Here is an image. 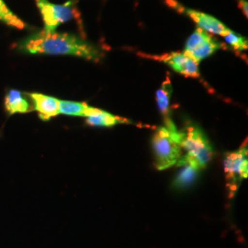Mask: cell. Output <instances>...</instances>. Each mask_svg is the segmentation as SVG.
I'll use <instances>...</instances> for the list:
<instances>
[{
	"label": "cell",
	"instance_id": "7a4b0ae2",
	"mask_svg": "<svg viewBox=\"0 0 248 248\" xmlns=\"http://www.w3.org/2000/svg\"><path fill=\"white\" fill-rule=\"evenodd\" d=\"M181 133L169 122L156 129L152 138V148L155 166L158 170H165L176 165L182 156Z\"/></svg>",
	"mask_w": 248,
	"mask_h": 248
},
{
	"label": "cell",
	"instance_id": "5bb4252c",
	"mask_svg": "<svg viewBox=\"0 0 248 248\" xmlns=\"http://www.w3.org/2000/svg\"><path fill=\"white\" fill-rule=\"evenodd\" d=\"M90 108L85 102L59 100V114L78 117H88Z\"/></svg>",
	"mask_w": 248,
	"mask_h": 248
},
{
	"label": "cell",
	"instance_id": "ba28073f",
	"mask_svg": "<svg viewBox=\"0 0 248 248\" xmlns=\"http://www.w3.org/2000/svg\"><path fill=\"white\" fill-rule=\"evenodd\" d=\"M142 57L154 59L155 61L164 62L169 65L173 70L186 78H200L201 74L199 70V63L192 60L184 53L173 52L165 53L161 55H149L144 53H139Z\"/></svg>",
	"mask_w": 248,
	"mask_h": 248
},
{
	"label": "cell",
	"instance_id": "277c9868",
	"mask_svg": "<svg viewBox=\"0 0 248 248\" xmlns=\"http://www.w3.org/2000/svg\"><path fill=\"white\" fill-rule=\"evenodd\" d=\"M35 2L45 23L44 30L47 32L55 31L60 25L79 17V12L74 1L62 5L53 4L49 0H35Z\"/></svg>",
	"mask_w": 248,
	"mask_h": 248
},
{
	"label": "cell",
	"instance_id": "30bf717a",
	"mask_svg": "<svg viewBox=\"0 0 248 248\" xmlns=\"http://www.w3.org/2000/svg\"><path fill=\"white\" fill-rule=\"evenodd\" d=\"M176 165L180 168V170L174 179L173 186L177 189L184 190L194 184L200 169L186 162H177Z\"/></svg>",
	"mask_w": 248,
	"mask_h": 248
},
{
	"label": "cell",
	"instance_id": "8fae6325",
	"mask_svg": "<svg viewBox=\"0 0 248 248\" xmlns=\"http://www.w3.org/2000/svg\"><path fill=\"white\" fill-rule=\"evenodd\" d=\"M87 124L90 126H101V127H111L117 124H127L128 121L124 118L112 115L102 109L93 108L89 117H87Z\"/></svg>",
	"mask_w": 248,
	"mask_h": 248
},
{
	"label": "cell",
	"instance_id": "9c48e42d",
	"mask_svg": "<svg viewBox=\"0 0 248 248\" xmlns=\"http://www.w3.org/2000/svg\"><path fill=\"white\" fill-rule=\"evenodd\" d=\"M34 109L43 121H49L59 114V99L40 93L30 94Z\"/></svg>",
	"mask_w": 248,
	"mask_h": 248
},
{
	"label": "cell",
	"instance_id": "5b68a950",
	"mask_svg": "<svg viewBox=\"0 0 248 248\" xmlns=\"http://www.w3.org/2000/svg\"><path fill=\"white\" fill-rule=\"evenodd\" d=\"M248 148L241 147L239 150L226 155L223 161V169L230 197L235 194L241 181L248 176Z\"/></svg>",
	"mask_w": 248,
	"mask_h": 248
},
{
	"label": "cell",
	"instance_id": "e0dca14e",
	"mask_svg": "<svg viewBox=\"0 0 248 248\" xmlns=\"http://www.w3.org/2000/svg\"><path fill=\"white\" fill-rule=\"evenodd\" d=\"M238 7L242 9L245 16L248 18V4L247 0H238Z\"/></svg>",
	"mask_w": 248,
	"mask_h": 248
},
{
	"label": "cell",
	"instance_id": "7c38bea8",
	"mask_svg": "<svg viewBox=\"0 0 248 248\" xmlns=\"http://www.w3.org/2000/svg\"><path fill=\"white\" fill-rule=\"evenodd\" d=\"M172 94V84L169 75L163 81L159 89L156 91V103L161 114L164 118L165 124L171 121L169 118L170 111V98Z\"/></svg>",
	"mask_w": 248,
	"mask_h": 248
},
{
	"label": "cell",
	"instance_id": "6da1fadb",
	"mask_svg": "<svg viewBox=\"0 0 248 248\" xmlns=\"http://www.w3.org/2000/svg\"><path fill=\"white\" fill-rule=\"evenodd\" d=\"M18 49L23 53L50 55H74L89 61L98 62L103 57L100 49L78 36L57 32H47L45 30L24 39Z\"/></svg>",
	"mask_w": 248,
	"mask_h": 248
},
{
	"label": "cell",
	"instance_id": "9a60e30c",
	"mask_svg": "<svg viewBox=\"0 0 248 248\" xmlns=\"http://www.w3.org/2000/svg\"><path fill=\"white\" fill-rule=\"evenodd\" d=\"M0 21L18 30H24L27 27L26 23L17 17L3 0H0Z\"/></svg>",
	"mask_w": 248,
	"mask_h": 248
},
{
	"label": "cell",
	"instance_id": "3957f363",
	"mask_svg": "<svg viewBox=\"0 0 248 248\" xmlns=\"http://www.w3.org/2000/svg\"><path fill=\"white\" fill-rule=\"evenodd\" d=\"M180 144L181 148L186 151V155L177 162L189 163L202 170L213 158V147L199 127L189 126L184 132H181Z\"/></svg>",
	"mask_w": 248,
	"mask_h": 248
},
{
	"label": "cell",
	"instance_id": "4fadbf2b",
	"mask_svg": "<svg viewBox=\"0 0 248 248\" xmlns=\"http://www.w3.org/2000/svg\"><path fill=\"white\" fill-rule=\"evenodd\" d=\"M5 108L9 115L27 113L31 110L29 101L18 90H9L5 97Z\"/></svg>",
	"mask_w": 248,
	"mask_h": 248
},
{
	"label": "cell",
	"instance_id": "2e32d148",
	"mask_svg": "<svg viewBox=\"0 0 248 248\" xmlns=\"http://www.w3.org/2000/svg\"><path fill=\"white\" fill-rule=\"evenodd\" d=\"M224 39H225V42L235 51L248 50V39L245 38L244 36L236 34L234 31H231L229 33L224 36Z\"/></svg>",
	"mask_w": 248,
	"mask_h": 248
},
{
	"label": "cell",
	"instance_id": "8992f818",
	"mask_svg": "<svg viewBox=\"0 0 248 248\" xmlns=\"http://www.w3.org/2000/svg\"><path fill=\"white\" fill-rule=\"evenodd\" d=\"M222 48H225V46L208 32L198 28L187 39L183 53L199 63Z\"/></svg>",
	"mask_w": 248,
	"mask_h": 248
},
{
	"label": "cell",
	"instance_id": "52a82bcc",
	"mask_svg": "<svg viewBox=\"0 0 248 248\" xmlns=\"http://www.w3.org/2000/svg\"><path fill=\"white\" fill-rule=\"evenodd\" d=\"M167 3L169 7L172 9H176L180 13H185L187 17L191 18L198 28L203 30L206 32H210L213 34L224 36L230 32L231 29L225 26L219 19L214 18L213 16L206 14L201 11H197L194 9H186L184 6L177 3L176 0H167Z\"/></svg>",
	"mask_w": 248,
	"mask_h": 248
}]
</instances>
